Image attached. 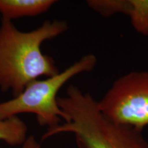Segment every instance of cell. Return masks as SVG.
<instances>
[{
  "label": "cell",
  "instance_id": "6da1fadb",
  "mask_svg": "<svg viewBox=\"0 0 148 148\" xmlns=\"http://www.w3.org/2000/svg\"><path fill=\"white\" fill-rule=\"evenodd\" d=\"M68 24L62 20L46 21L29 32H21L12 21L1 19L0 25V88L11 90L14 97L40 76L59 73L53 59L42 53L46 40L63 34Z\"/></svg>",
  "mask_w": 148,
  "mask_h": 148
},
{
  "label": "cell",
  "instance_id": "7a4b0ae2",
  "mask_svg": "<svg viewBox=\"0 0 148 148\" xmlns=\"http://www.w3.org/2000/svg\"><path fill=\"white\" fill-rule=\"evenodd\" d=\"M58 103L65 115L64 123L48 128L42 140L70 132L78 148H148L142 132L110 121L101 113L95 98L75 85L68 86Z\"/></svg>",
  "mask_w": 148,
  "mask_h": 148
},
{
  "label": "cell",
  "instance_id": "3957f363",
  "mask_svg": "<svg viewBox=\"0 0 148 148\" xmlns=\"http://www.w3.org/2000/svg\"><path fill=\"white\" fill-rule=\"evenodd\" d=\"M97 62L95 56L88 53L56 75L32 81L19 95L0 103V119L21 113H33L39 125L49 128L56 126L61 119L65 118L58 106V91L72 77L93 70Z\"/></svg>",
  "mask_w": 148,
  "mask_h": 148
},
{
  "label": "cell",
  "instance_id": "277c9868",
  "mask_svg": "<svg viewBox=\"0 0 148 148\" xmlns=\"http://www.w3.org/2000/svg\"><path fill=\"white\" fill-rule=\"evenodd\" d=\"M97 104L110 121L142 132L148 125V71H131L118 77Z\"/></svg>",
  "mask_w": 148,
  "mask_h": 148
},
{
  "label": "cell",
  "instance_id": "5b68a950",
  "mask_svg": "<svg viewBox=\"0 0 148 148\" xmlns=\"http://www.w3.org/2000/svg\"><path fill=\"white\" fill-rule=\"evenodd\" d=\"M54 0H0V13L2 19L12 21L23 16H34L47 11Z\"/></svg>",
  "mask_w": 148,
  "mask_h": 148
},
{
  "label": "cell",
  "instance_id": "8992f818",
  "mask_svg": "<svg viewBox=\"0 0 148 148\" xmlns=\"http://www.w3.org/2000/svg\"><path fill=\"white\" fill-rule=\"evenodd\" d=\"M27 125L18 116L0 119V140L11 146L22 145L27 138Z\"/></svg>",
  "mask_w": 148,
  "mask_h": 148
},
{
  "label": "cell",
  "instance_id": "52a82bcc",
  "mask_svg": "<svg viewBox=\"0 0 148 148\" xmlns=\"http://www.w3.org/2000/svg\"><path fill=\"white\" fill-rule=\"evenodd\" d=\"M128 3L126 15L133 29L148 37V0H128Z\"/></svg>",
  "mask_w": 148,
  "mask_h": 148
},
{
  "label": "cell",
  "instance_id": "ba28073f",
  "mask_svg": "<svg viewBox=\"0 0 148 148\" xmlns=\"http://www.w3.org/2000/svg\"><path fill=\"white\" fill-rule=\"evenodd\" d=\"M86 3L90 8L104 17L116 14L126 15L128 0H88Z\"/></svg>",
  "mask_w": 148,
  "mask_h": 148
},
{
  "label": "cell",
  "instance_id": "9c48e42d",
  "mask_svg": "<svg viewBox=\"0 0 148 148\" xmlns=\"http://www.w3.org/2000/svg\"><path fill=\"white\" fill-rule=\"evenodd\" d=\"M21 148H40V146L34 136H29L22 145Z\"/></svg>",
  "mask_w": 148,
  "mask_h": 148
}]
</instances>
